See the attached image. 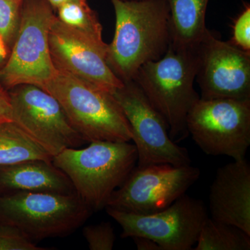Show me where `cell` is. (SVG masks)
Wrapping results in <instances>:
<instances>
[{"mask_svg":"<svg viewBox=\"0 0 250 250\" xmlns=\"http://www.w3.org/2000/svg\"><path fill=\"white\" fill-rule=\"evenodd\" d=\"M114 37L108 45V66L123 83L134 80L140 67L159 60L171 42L170 15L166 0H111Z\"/></svg>","mask_w":250,"mask_h":250,"instance_id":"obj_1","label":"cell"},{"mask_svg":"<svg viewBox=\"0 0 250 250\" xmlns=\"http://www.w3.org/2000/svg\"><path fill=\"white\" fill-rule=\"evenodd\" d=\"M197 70V47H186L170 42L164 57L140 67L134 80L177 143L188 136V113L200 98L194 88Z\"/></svg>","mask_w":250,"mask_h":250,"instance_id":"obj_2","label":"cell"},{"mask_svg":"<svg viewBox=\"0 0 250 250\" xmlns=\"http://www.w3.org/2000/svg\"><path fill=\"white\" fill-rule=\"evenodd\" d=\"M136 146L130 142L96 141L87 147L66 148L52 163L66 174L77 195L92 210L106 207L137 164Z\"/></svg>","mask_w":250,"mask_h":250,"instance_id":"obj_3","label":"cell"},{"mask_svg":"<svg viewBox=\"0 0 250 250\" xmlns=\"http://www.w3.org/2000/svg\"><path fill=\"white\" fill-rule=\"evenodd\" d=\"M42 88L57 99L85 142H131L129 123L113 94L58 70Z\"/></svg>","mask_w":250,"mask_h":250,"instance_id":"obj_4","label":"cell"},{"mask_svg":"<svg viewBox=\"0 0 250 250\" xmlns=\"http://www.w3.org/2000/svg\"><path fill=\"white\" fill-rule=\"evenodd\" d=\"M92 211L76 192L0 191V223L18 229L33 241L70 234Z\"/></svg>","mask_w":250,"mask_h":250,"instance_id":"obj_5","label":"cell"},{"mask_svg":"<svg viewBox=\"0 0 250 250\" xmlns=\"http://www.w3.org/2000/svg\"><path fill=\"white\" fill-rule=\"evenodd\" d=\"M55 16L47 0L23 1L16 40L0 70V83L6 90L20 84L42 88L57 74L49 47V30Z\"/></svg>","mask_w":250,"mask_h":250,"instance_id":"obj_6","label":"cell"},{"mask_svg":"<svg viewBox=\"0 0 250 250\" xmlns=\"http://www.w3.org/2000/svg\"><path fill=\"white\" fill-rule=\"evenodd\" d=\"M187 127L205 154L246 159L250 146V100L200 98L188 113Z\"/></svg>","mask_w":250,"mask_h":250,"instance_id":"obj_7","label":"cell"},{"mask_svg":"<svg viewBox=\"0 0 250 250\" xmlns=\"http://www.w3.org/2000/svg\"><path fill=\"white\" fill-rule=\"evenodd\" d=\"M200 176L199 168L191 164L136 166L105 208L139 215L161 211L186 194Z\"/></svg>","mask_w":250,"mask_h":250,"instance_id":"obj_8","label":"cell"},{"mask_svg":"<svg viewBox=\"0 0 250 250\" xmlns=\"http://www.w3.org/2000/svg\"><path fill=\"white\" fill-rule=\"evenodd\" d=\"M121 225L123 238L146 237L162 250H190L196 244L206 219L207 208L200 200L184 194L165 209L139 215L106 208Z\"/></svg>","mask_w":250,"mask_h":250,"instance_id":"obj_9","label":"cell"},{"mask_svg":"<svg viewBox=\"0 0 250 250\" xmlns=\"http://www.w3.org/2000/svg\"><path fill=\"white\" fill-rule=\"evenodd\" d=\"M112 94L129 123L138 167L191 164L187 149L172 141L164 118L134 81L123 83Z\"/></svg>","mask_w":250,"mask_h":250,"instance_id":"obj_10","label":"cell"},{"mask_svg":"<svg viewBox=\"0 0 250 250\" xmlns=\"http://www.w3.org/2000/svg\"><path fill=\"white\" fill-rule=\"evenodd\" d=\"M9 91L12 121L52 157L85 140L72 127L57 99L43 88L20 84Z\"/></svg>","mask_w":250,"mask_h":250,"instance_id":"obj_11","label":"cell"},{"mask_svg":"<svg viewBox=\"0 0 250 250\" xmlns=\"http://www.w3.org/2000/svg\"><path fill=\"white\" fill-rule=\"evenodd\" d=\"M200 98L250 100V52L207 30L197 46Z\"/></svg>","mask_w":250,"mask_h":250,"instance_id":"obj_12","label":"cell"},{"mask_svg":"<svg viewBox=\"0 0 250 250\" xmlns=\"http://www.w3.org/2000/svg\"><path fill=\"white\" fill-rule=\"evenodd\" d=\"M51 59L58 71L113 93L123 85L108 66L106 54L62 23L56 15L49 33Z\"/></svg>","mask_w":250,"mask_h":250,"instance_id":"obj_13","label":"cell"},{"mask_svg":"<svg viewBox=\"0 0 250 250\" xmlns=\"http://www.w3.org/2000/svg\"><path fill=\"white\" fill-rule=\"evenodd\" d=\"M208 200L210 218L250 236V166L246 159L218 169Z\"/></svg>","mask_w":250,"mask_h":250,"instance_id":"obj_14","label":"cell"},{"mask_svg":"<svg viewBox=\"0 0 250 250\" xmlns=\"http://www.w3.org/2000/svg\"><path fill=\"white\" fill-rule=\"evenodd\" d=\"M75 192L66 174L52 161L28 160L0 166V191Z\"/></svg>","mask_w":250,"mask_h":250,"instance_id":"obj_15","label":"cell"},{"mask_svg":"<svg viewBox=\"0 0 250 250\" xmlns=\"http://www.w3.org/2000/svg\"><path fill=\"white\" fill-rule=\"evenodd\" d=\"M170 9L171 42L197 47L207 33L206 12L209 0H166Z\"/></svg>","mask_w":250,"mask_h":250,"instance_id":"obj_16","label":"cell"},{"mask_svg":"<svg viewBox=\"0 0 250 250\" xmlns=\"http://www.w3.org/2000/svg\"><path fill=\"white\" fill-rule=\"evenodd\" d=\"M53 157L14 121L0 123V166L28 160L52 161Z\"/></svg>","mask_w":250,"mask_h":250,"instance_id":"obj_17","label":"cell"},{"mask_svg":"<svg viewBox=\"0 0 250 250\" xmlns=\"http://www.w3.org/2000/svg\"><path fill=\"white\" fill-rule=\"evenodd\" d=\"M57 18L67 27L79 33L104 53H107L108 44L103 38V26L96 11L87 0H74L59 6L56 10Z\"/></svg>","mask_w":250,"mask_h":250,"instance_id":"obj_18","label":"cell"},{"mask_svg":"<svg viewBox=\"0 0 250 250\" xmlns=\"http://www.w3.org/2000/svg\"><path fill=\"white\" fill-rule=\"evenodd\" d=\"M195 250H249L250 236L243 230L211 218L202 225Z\"/></svg>","mask_w":250,"mask_h":250,"instance_id":"obj_19","label":"cell"},{"mask_svg":"<svg viewBox=\"0 0 250 250\" xmlns=\"http://www.w3.org/2000/svg\"><path fill=\"white\" fill-rule=\"evenodd\" d=\"M24 0H0V36L11 49L17 36Z\"/></svg>","mask_w":250,"mask_h":250,"instance_id":"obj_20","label":"cell"},{"mask_svg":"<svg viewBox=\"0 0 250 250\" xmlns=\"http://www.w3.org/2000/svg\"><path fill=\"white\" fill-rule=\"evenodd\" d=\"M83 234L90 250H111L116 241L114 229L106 222L85 227Z\"/></svg>","mask_w":250,"mask_h":250,"instance_id":"obj_21","label":"cell"},{"mask_svg":"<svg viewBox=\"0 0 250 250\" xmlns=\"http://www.w3.org/2000/svg\"><path fill=\"white\" fill-rule=\"evenodd\" d=\"M36 246L34 241L21 230L0 223V250H45Z\"/></svg>","mask_w":250,"mask_h":250,"instance_id":"obj_22","label":"cell"},{"mask_svg":"<svg viewBox=\"0 0 250 250\" xmlns=\"http://www.w3.org/2000/svg\"><path fill=\"white\" fill-rule=\"evenodd\" d=\"M232 37L230 42L237 47L250 52V6L245 5L244 9L234 20L232 25Z\"/></svg>","mask_w":250,"mask_h":250,"instance_id":"obj_23","label":"cell"},{"mask_svg":"<svg viewBox=\"0 0 250 250\" xmlns=\"http://www.w3.org/2000/svg\"><path fill=\"white\" fill-rule=\"evenodd\" d=\"M12 121V108L9 91L0 83V123Z\"/></svg>","mask_w":250,"mask_h":250,"instance_id":"obj_24","label":"cell"},{"mask_svg":"<svg viewBox=\"0 0 250 250\" xmlns=\"http://www.w3.org/2000/svg\"><path fill=\"white\" fill-rule=\"evenodd\" d=\"M132 238L139 250H162L158 243L149 238L146 237H134Z\"/></svg>","mask_w":250,"mask_h":250,"instance_id":"obj_25","label":"cell"},{"mask_svg":"<svg viewBox=\"0 0 250 250\" xmlns=\"http://www.w3.org/2000/svg\"><path fill=\"white\" fill-rule=\"evenodd\" d=\"M11 52V49L6 45L3 38L0 36V70L4 67L7 62Z\"/></svg>","mask_w":250,"mask_h":250,"instance_id":"obj_26","label":"cell"},{"mask_svg":"<svg viewBox=\"0 0 250 250\" xmlns=\"http://www.w3.org/2000/svg\"><path fill=\"white\" fill-rule=\"evenodd\" d=\"M71 1H74V0H47L51 6L53 7L54 11H56L62 5Z\"/></svg>","mask_w":250,"mask_h":250,"instance_id":"obj_27","label":"cell"},{"mask_svg":"<svg viewBox=\"0 0 250 250\" xmlns=\"http://www.w3.org/2000/svg\"><path fill=\"white\" fill-rule=\"evenodd\" d=\"M125 1H134V0H125Z\"/></svg>","mask_w":250,"mask_h":250,"instance_id":"obj_28","label":"cell"}]
</instances>
